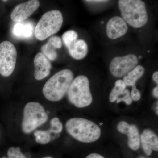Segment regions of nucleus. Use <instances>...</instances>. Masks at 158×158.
<instances>
[{"label": "nucleus", "mask_w": 158, "mask_h": 158, "mask_svg": "<svg viewBox=\"0 0 158 158\" xmlns=\"http://www.w3.org/2000/svg\"><path fill=\"white\" fill-rule=\"evenodd\" d=\"M67 132L73 138L80 142L92 143L100 137L101 131L93 121L82 118L69 119L65 124Z\"/></svg>", "instance_id": "f257e3e1"}, {"label": "nucleus", "mask_w": 158, "mask_h": 158, "mask_svg": "<svg viewBox=\"0 0 158 158\" xmlns=\"http://www.w3.org/2000/svg\"><path fill=\"white\" fill-rule=\"evenodd\" d=\"M73 74L70 69L58 72L51 77L43 88L45 98L52 102H58L68 92L73 80Z\"/></svg>", "instance_id": "f03ea898"}, {"label": "nucleus", "mask_w": 158, "mask_h": 158, "mask_svg": "<svg viewBox=\"0 0 158 158\" xmlns=\"http://www.w3.org/2000/svg\"><path fill=\"white\" fill-rule=\"evenodd\" d=\"M118 7L122 18L130 26L139 28L148 20L145 3L140 0H120Z\"/></svg>", "instance_id": "7ed1b4c3"}, {"label": "nucleus", "mask_w": 158, "mask_h": 158, "mask_svg": "<svg viewBox=\"0 0 158 158\" xmlns=\"http://www.w3.org/2000/svg\"><path fill=\"white\" fill-rule=\"evenodd\" d=\"M67 93L71 103L77 108L88 107L93 101L89 80L85 76H78L74 79Z\"/></svg>", "instance_id": "20e7f679"}, {"label": "nucleus", "mask_w": 158, "mask_h": 158, "mask_svg": "<svg viewBox=\"0 0 158 158\" xmlns=\"http://www.w3.org/2000/svg\"><path fill=\"white\" fill-rule=\"evenodd\" d=\"M61 11L54 10L48 11L42 15L35 28L34 34L38 40H44L56 34L60 30L63 23Z\"/></svg>", "instance_id": "39448f33"}, {"label": "nucleus", "mask_w": 158, "mask_h": 158, "mask_svg": "<svg viewBox=\"0 0 158 158\" xmlns=\"http://www.w3.org/2000/svg\"><path fill=\"white\" fill-rule=\"evenodd\" d=\"M48 119L44 107L39 103L31 102L26 105L23 110L22 123L23 131L30 134L42 125Z\"/></svg>", "instance_id": "423d86ee"}, {"label": "nucleus", "mask_w": 158, "mask_h": 158, "mask_svg": "<svg viewBox=\"0 0 158 158\" xmlns=\"http://www.w3.org/2000/svg\"><path fill=\"white\" fill-rule=\"evenodd\" d=\"M17 51L9 41L0 43V74L4 77L10 76L14 71L17 59Z\"/></svg>", "instance_id": "0eeeda50"}, {"label": "nucleus", "mask_w": 158, "mask_h": 158, "mask_svg": "<svg viewBox=\"0 0 158 158\" xmlns=\"http://www.w3.org/2000/svg\"><path fill=\"white\" fill-rule=\"evenodd\" d=\"M138 62V57L133 54L115 57L110 63V72L116 77H124L137 66Z\"/></svg>", "instance_id": "6e6552de"}, {"label": "nucleus", "mask_w": 158, "mask_h": 158, "mask_svg": "<svg viewBox=\"0 0 158 158\" xmlns=\"http://www.w3.org/2000/svg\"><path fill=\"white\" fill-rule=\"evenodd\" d=\"M40 6L39 1L31 0L18 5L11 12V18L15 22L24 21L34 13Z\"/></svg>", "instance_id": "1a4fd4ad"}, {"label": "nucleus", "mask_w": 158, "mask_h": 158, "mask_svg": "<svg viewBox=\"0 0 158 158\" xmlns=\"http://www.w3.org/2000/svg\"><path fill=\"white\" fill-rule=\"evenodd\" d=\"M117 129L121 134L127 135L128 145L131 149L134 151L139 149L141 144V138L135 125H130L127 122L122 121L117 125Z\"/></svg>", "instance_id": "9d476101"}, {"label": "nucleus", "mask_w": 158, "mask_h": 158, "mask_svg": "<svg viewBox=\"0 0 158 158\" xmlns=\"http://www.w3.org/2000/svg\"><path fill=\"white\" fill-rule=\"evenodd\" d=\"M128 30L127 23L119 16H114L110 19L106 25V33L110 39L120 38L126 34Z\"/></svg>", "instance_id": "9b49d317"}, {"label": "nucleus", "mask_w": 158, "mask_h": 158, "mask_svg": "<svg viewBox=\"0 0 158 158\" xmlns=\"http://www.w3.org/2000/svg\"><path fill=\"white\" fill-rule=\"evenodd\" d=\"M34 77L38 81L48 76L50 73L51 64L42 53H38L34 59Z\"/></svg>", "instance_id": "f8f14e48"}, {"label": "nucleus", "mask_w": 158, "mask_h": 158, "mask_svg": "<svg viewBox=\"0 0 158 158\" xmlns=\"http://www.w3.org/2000/svg\"><path fill=\"white\" fill-rule=\"evenodd\" d=\"M141 143L145 154L151 155L152 151H158V138L152 130L146 129L140 136Z\"/></svg>", "instance_id": "ddd939ff"}, {"label": "nucleus", "mask_w": 158, "mask_h": 158, "mask_svg": "<svg viewBox=\"0 0 158 158\" xmlns=\"http://www.w3.org/2000/svg\"><path fill=\"white\" fill-rule=\"evenodd\" d=\"M69 52L72 57L77 60L84 59L88 52L87 43L83 40H77L73 45L68 48Z\"/></svg>", "instance_id": "4468645a"}, {"label": "nucleus", "mask_w": 158, "mask_h": 158, "mask_svg": "<svg viewBox=\"0 0 158 158\" xmlns=\"http://www.w3.org/2000/svg\"><path fill=\"white\" fill-rule=\"evenodd\" d=\"M34 27L29 22L17 23L15 25L13 29L15 36L20 38H30L32 36Z\"/></svg>", "instance_id": "2eb2a0df"}, {"label": "nucleus", "mask_w": 158, "mask_h": 158, "mask_svg": "<svg viewBox=\"0 0 158 158\" xmlns=\"http://www.w3.org/2000/svg\"><path fill=\"white\" fill-rule=\"evenodd\" d=\"M145 72V69L141 65H137L123 77V82L126 86H132L136 85L138 79L143 76Z\"/></svg>", "instance_id": "dca6fc26"}, {"label": "nucleus", "mask_w": 158, "mask_h": 158, "mask_svg": "<svg viewBox=\"0 0 158 158\" xmlns=\"http://www.w3.org/2000/svg\"><path fill=\"white\" fill-rule=\"evenodd\" d=\"M126 85L123 80H118L115 83V87L110 92V100L113 103L116 101L119 96L124 95L125 92Z\"/></svg>", "instance_id": "f3484780"}, {"label": "nucleus", "mask_w": 158, "mask_h": 158, "mask_svg": "<svg viewBox=\"0 0 158 158\" xmlns=\"http://www.w3.org/2000/svg\"><path fill=\"white\" fill-rule=\"evenodd\" d=\"M50 134L48 130H37L34 132V135L37 143L41 144H48L51 141Z\"/></svg>", "instance_id": "a211bd4d"}, {"label": "nucleus", "mask_w": 158, "mask_h": 158, "mask_svg": "<svg viewBox=\"0 0 158 158\" xmlns=\"http://www.w3.org/2000/svg\"><path fill=\"white\" fill-rule=\"evenodd\" d=\"M77 38V33L73 30L66 31L62 36L63 42L68 49L73 45Z\"/></svg>", "instance_id": "6ab92c4d"}, {"label": "nucleus", "mask_w": 158, "mask_h": 158, "mask_svg": "<svg viewBox=\"0 0 158 158\" xmlns=\"http://www.w3.org/2000/svg\"><path fill=\"white\" fill-rule=\"evenodd\" d=\"M55 49L56 48L48 42L43 46L41 48L42 53L52 61L56 60L57 57V53Z\"/></svg>", "instance_id": "aec40b11"}, {"label": "nucleus", "mask_w": 158, "mask_h": 158, "mask_svg": "<svg viewBox=\"0 0 158 158\" xmlns=\"http://www.w3.org/2000/svg\"><path fill=\"white\" fill-rule=\"evenodd\" d=\"M51 127L48 130L50 133L59 134L62 132L63 129V125L62 122L60 121L59 118L55 117L51 119L50 122Z\"/></svg>", "instance_id": "412c9836"}, {"label": "nucleus", "mask_w": 158, "mask_h": 158, "mask_svg": "<svg viewBox=\"0 0 158 158\" xmlns=\"http://www.w3.org/2000/svg\"><path fill=\"white\" fill-rule=\"evenodd\" d=\"M2 158H27L24 154L21 151L19 147H11L7 152V157Z\"/></svg>", "instance_id": "4be33fe9"}, {"label": "nucleus", "mask_w": 158, "mask_h": 158, "mask_svg": "<svg viewBox=\"0 0 158 158\" xmlns=\"http://www.w3.org/2000/svg\"><path fill=\"white\" fill-rule=\"evenodd\" d=\"M51 45L53 46L56 49L61 48L62 46V42L61 38L57 36L51 37L48 40V42Z\"/></svg>", "instance_id": "5701e85b"}, {"label": "nucleus", "mask_w": 158, "mask_h": 158, "mask_svg": "<svg viewBox=\"0 0 158 158\" xmlns=\"http://www.w3.org/2000/svg\"><path fill=\"white\" fill-rule=\"evenodd\" d=\"M132 101L130 91L127 89H126L124 96L122 98H118L116 100L117 103L123 101L127 105H131L132 102Z\"/></svg>", "instance_id": "b1692460"}, {"label": "nucleus", "mask_w": 158, "mask_h": 158, "mask_svg": "<svg viewBox=\"0 0 158 158\" xmlns=\"http://www.w3.org/2000/svg\"><path fill=\"white\" fill-rule=\"evenodd\" d=\"M131 96L132 100L135 101H138L141 98V94L140 91L137 89L136 85L132 86V89L131 91Z\"/></svg>", "instance_id": "393cba45"}, {"label": "nucleus", "mask_w": 158, "mask_h": 158, "mask_svg": "<svg viewBox=\"0 0 158 158\" xmlns=\"http://www.w3.org/2000/svg\"><path fill=\"white\" fill-rule=\"evenodd\" d=\"M86 158H105L103 156L99 154L95 153H93L90 154L89 155L87 156Z\"/></svg>", "instance_id": "a878e982"}, {"label": "nucleus", "mask_w": 158, "mask_h": 158, "mask_svg": "<svg viewBox=\"0 0 158 158\" xmlns=\"http://www.w3.org/2000/svg\"><path fill=\"white\" fill-rule=\"evenodd\" d=\"M152 79L155 82L158 84V72L156 71L152 75Z\"/></svg>", "instance_id": "bb28decb"}, {"label": "nucleus", "mask_w": 158, "mask_h": 158, "mask_svg": "<svg viewBox=\"0 0 158 158\" xmlns=\"http://www.w3.org/2000/svg\"><path fill=\"white\" fill-rule=\"evenodd\" d=\"M153 95L155 97L158 98V87H156L153 90Z\"/></svg>", "instance_id": "cd10ccee"}, {"label": "nucleus", "mask_w": 158, "mask_h": 158, "mask_svg": "<svg viewBox=\"0 0 158 158\" xmlns=\"http://www.w3.org/2000/svg\"><path fill=\"white\" fill-rule=\"evenodd\" d=\"M86 2H88L89 3H103L105 2H108V1H100V0H99V1H95V0H94V1H86Z\"/></svg>", "instance_id": "c85d7f7f"}, {"label": "nucleus", "mask_w": 158, "mask_h": 158, "mask_svg": "<svg viewBox=\"0 0 158 158\" xmlns=\"http://www.w3.org/2000/svg\"><path fill=\"white\" fill-rule=\"evenodd\" d=\"M156 113L157 115H158V106H157V107H156Z\"/></svg>", "instance_id": "c756f323"}, {"label": "nucleus", "mask_w": 158, "mask_h": 158, "mask_svg": "<svg viewBox=\"0 0 158 158\" xmlns=\"http://www.w3.org/2000/svg\"><path fill=\"white\" fill-rule=\"evenodd\" d=\"M42 158H54L52 157L47 156V157H44Z\"/></svg>", "instance_id": "7c9ffc66"}, {"label": "nucleus", "mask_w": 158, "mask_h": 158, "mask_svg": "<svg viewBox=\"0 0 158 158\" xmlns=\"http://www.w3.org/2000/svg\"><path fill=\"white\" fill-rule=\"evenodd\" d=\"M103 124V123H99V124L100 125H102Z\"/></svg>", "instance_id": "2f4dec72"}, {"label": "nucleus", "mask_w": 158, "mask_h": 158, "mask_svg": "<svg viewBox=\"0 0 158 158\" xmlns=\"http://www.w3.org/2000/svg\"><path fill=\"white\" fill-rule=\"evenodd\" d=\"M138 158H147L144 157V156H141V157H139Z\"/></svg>", "instance_id": "473e14b6"}, {"label": "nucleus", "mask_w": 158, "mask_h": 158, "mask_svg": "<svg viewBox=\"0 0 158 158\" xmlns=\"http://www.w3.org/2000/svg\"><path fill=\"white\" fill-rule=\"evenodd\" d=\"M141 57H142L141 56H140L139 57V59H141Z\"/></svg>", "instance_id": "72a5a7b5"}]
</instances>
